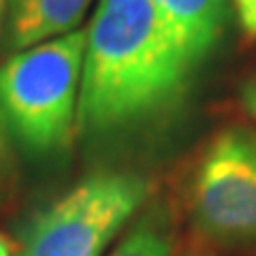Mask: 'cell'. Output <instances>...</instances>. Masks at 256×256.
Wrapping results in <instances>:
<instances>
[{
    "mask_svg": "<svg viewBox=\"0 0 256 256\" xmlns=\"http://www.w3.org/2000/svg\"><path fill=\"white\" fill-rule=\"evenodd\" d=\"M192 70L152 0H98L86 28L77 130L107 137L150 122L180 100Z\"/></svg>",
    "mask_w": 256,
    "mask_h": 256,
    "instance_id": "6da1fadb",
    "label": "cell"
},
{
    "mask_svg": "<svg viewBox=\"0 0 256 256\" xmlns=\"http://www.w3.org/2000/svg\"><path fill=\"white\" fill-rule=\"evenodd\" d=\"M86 30H73L22 52L0 66V114L9 134L36 154L66 146L77 124Z\"/></svg>",
    "mask_w": 256,
    "mask_h": 256,
    "instance_id": "7a4b0ae2",
    "label": "cell"
},
{
    "mask_svg": "<svg viewBox=\"0 0 256 256\" xmlns=\"http://www.w3.org/2000/svg\"><path fill=\"white\" fill-rule=\"evenodd\" d=\"M146 196L139 175L94 173L32 220L18 256H102Z\"/></svg>",
    "mask_w": 256,
    "mask_h": 256,
    "instance_id": "3957f363",
    "label": "cell"
},
{
    "mask_svg": "<svg viewBox=\"0 0 256 256\" xmlns=\"http://www.w3.org/2000/svg\"><path fill=\"white\" fill-rule=\"evenodd\" d=\"M192 212L205 235L222 244L256 242V132L220 130L198 162Z\"/></svg>",
    "mask_w": 256,
    "mask_h": 256,
    "instance_id": "277c9868",
    "label": "cell"
},
{
    "mask_svg": "<svg viewBox=\"0 0 256 256\" xmlns=\"http://www.w3.org/2000/svg\"><path fill=\"white\" fill-rule=\"evenodd\" d=\"M230 0H152L162 26L192 68L220 41Z\"/></svg>",
    "mask_w": 256,
    "mask_h": 256,
    "instance_id": "5b68a950",
    "label": "cell"
},
{
    "mask_svg": "<svg viewBox=\"0 0 256 256\" xmlns=\"http://www.w3.org/2000/svg\"><path fill=\"white\" fill-rule=\"evenodd\" d=\"M90 4L92 0H9L0 47L15 54L79 30Z\"/></svg>",
    "mask_w": 256,
    "mask_h": 256,
    "instance_id": "8992f818",
    "label": "cell"
},
{
    "mask_svg": "<svg viewBox=\"0 0 256 256\" xmlns=\"http://www.w3.org/2000/svg\"><path fill=\"white\" fill-rule=\"evenodd\" d=\"M171 230L164 216L158 210H150L139 224L128 230L126 237L116 246L109 256H169Z\"/></svg>",
    "mask_w": 256,
    "mask_h": 256,
    "instance_id": "52a82bcc",
    "label": "cell"
},
{
    "mask_svg": "<svg viewBox=\"0 0 256 256\" xmlns=\"http://www.w3.org/2000/svg\"><path fill=\"white\" fill-rule=\"evenodd\" d=\"M235 6L239 11L246 32L256 34V0H235Z\"/></svg>",
    "mask_w": 256,
    "mask_h": 256,
    "instance_id": "ba28073f",
    "label": "cell"
},
{
    "mask_svg": "<svg viewBox=\"0 0 256 256\" xmlns=\"http://www.w3.org/2000/svg\"><path fill=\"white\" fill-rule=\"evenodd\" d=\"M242 105L244 109L256 120V77L246 82L242 88Z\"/></svg>",
    "mask_w": 256,
    "mask_h": 256,
    "instance_id": "9c48e42d",
    "label": "cell"
},
{
    "mask_svg": "<svg viewBox=\"0 0 256 256\" xmlns=\"http://www.w3.org/2000/svg\"><path fill=\"white\" fill-rule=\"evenodd\" d=\"M6 141H9V128H6L4 118L0 114V162H2V158L6 154Z\"/></svg>",
    "mask_w": 256,
    "mask_h": 256,
    "instance_id": "30bf717a",
    "label": "cell"
},
{
    "mask_svg": "<svg viewBox=\"0 0 256 256\" xmlns=\"http://www.w3.org/2000/svg\"><path fill=\"white\" fill-rule=\"evenodd\" d=\"M6 11H9V0H0V43H2V30L6 22Z\"/></svg>",
    "mask_w": 256,
    "mask_h": 256,
    "instance_id": "8fae6325",
    "label": "cell"
},
{
    "mask_svg": "<svg viewBox=\"0 0 256 256\" xmlns=\"http://www.w3.org/2000/svg\"><path fill=\"white\" fill-rule=\"evenodd\" d=\"M0 256H11L9 244H6V239H4V237H0Z\"/></svg>",
    "mask_w": 256,
    "mask_h": 256,
    "instance_id": "7c38bea8",
    "label": "cell"
}]
</instances>
